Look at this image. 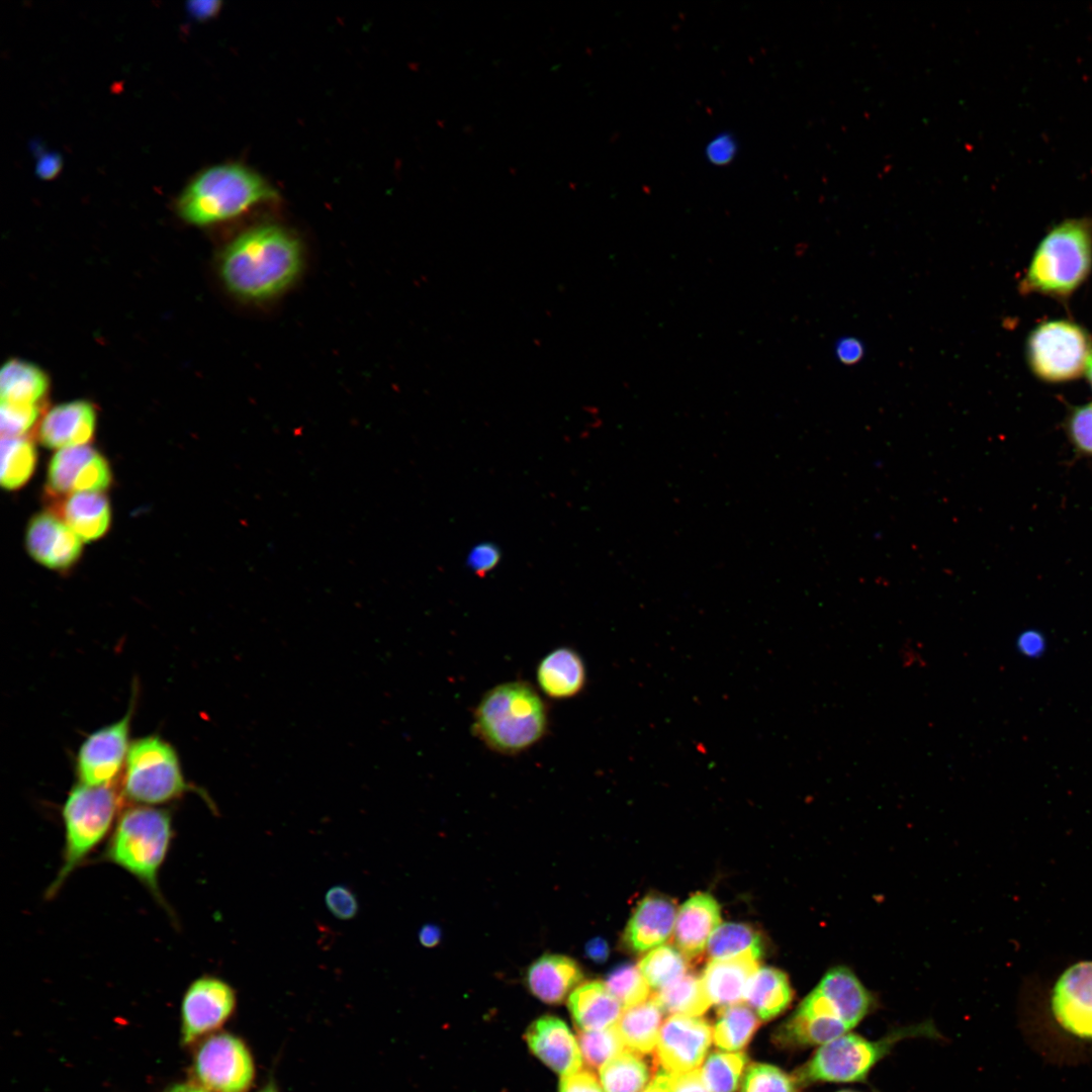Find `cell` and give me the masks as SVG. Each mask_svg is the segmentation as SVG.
I'll use <instances>...</instances> for the list:
<instances>
[{
    "label": "cell",
    "mask_w": 1092,
    "mask_h": 1092,
    "mask_svg": "<svg viewBox=\"0 0 1092 1092\" xmlns=\"http://www.w3.org/2000/svg\"><path fill=\"white\" fill-rule=\"evenodd\" d=\"M302 263L298 239L282 226L264 224L247 230L225 247L219 273L233 294L262 301L286 290L297 279Z\"/></svg>",
    "instance_id": "obj_1"
},
{
    "label": "cell",
    "mask_w": 1092,
    "mask_h": 1092,
    "mask_svg": "<svg viewBox=\"0 0 1092 1092\" xmlns=\"http://www.w3.org/2000/svg\"><path fill=\"white\" fill-rule=\"evenodd\" d=\"M875 1006L873 994L844 966L828 970L816 988L778 1029L786 1048L822 1045L855 1027Z\"/></svg>",
    "instance_id": "obj_2"
},
{
    "label": "cell",
    "mask_w": 1092,
    "mask_h": 1092,
    "mask_svg": "<svg viewBox=\"0 0 1092 1092\" xmlns=\"http://www.w3.org/2000/svg\"><path fill=\"white\" fill-rule=\"evenodd\" d=\"M174 837L171 813L162 808L134 805L117 818L100 861L112 863L140 882L172 919L159 875Z\"/></svg>",
    "instance_id": "obj_3"
},
{
    "label": "cell",
    "mask_w": 1092,
    "mask_h": 1092,
    "mask_svg": "<svg viewBox=\"0 0 1092 1092\" xmlns=\"http://www.w3.org/2000/svg\"><path fill=\"white\" fill-rule=\"evenodd\" d=\"M547 708L538 692L522 680L508 681L490 689L479 701L473 716V730L491 750L517 754L545 735Z\"/></svg>",
    "instance_id": "obj_4"
},
{
    "label": "cell",
    "mask_w": 1092,
    "mask_h": 1092,
    "mask_svg": "<svg viewBox=\"0 0 1092 1092\" xmlns=\"http://www.w3.org/2000/svg\"><path fill=\"white\" fill-rule=\"evenodd\" d=\"M273 187L254 170L241 164H220L200 172L178 198L182 218L209 225L235 218L274 200Z\"/></svg>",
    "instance_id": "obj_5"
},
{
    "label": "cell",
    "mask_w": 1092,
    "mask_h": 1092,
    "mask_svg": "<svg viewBox=\"0 0 1092 1092\" xmlns=\"http://www.w3.org/2000/svg\"><path fill=\"white\" fill-rule=\"evenodd\" d=\"M121 794L112 785L77 784L62 807L64 846L55 879L46 890L53 899L69 877L83 866L105 837L112 832L120 808Z\"/></svg>",
    "instance_id": "obj_6"
},
{
    "label": "cell",
    "mask_w": 1092,
    "mask_h": 1092,
    "mask_svg": "<svg viewBox=\"0 0 1092 1092\" xmlns=\"http://www.w3.org/2000/svg\"><path fill=\"white\" fill-rule=\"evenodd\" d=\"M1092 264V224L1069 219L1046 234L1035 250L1025 277L1029 290L1067 295L1087 277Z\"/></svg>",
    "instance_id": "obj_7"
},
{
    "label": "cell",
    "mask_w": 1092,
    "mask_h": 1092,
    "mask_svg": "<svg viewBox=\"0 0 1092 1092\" xmlns=\"http://www.w3.org/2000/svg\"><path fill=\"white\" fill-rule=\"evenodd\" d=\"M933 1033L936 1034L929 1023L899 1028L878 1040L847 1032L820 1045L794 1077L800 1086L818 1082L864 1081L872 1069L898 1041L908 1036H931Z\"/></svg>",
    "instance_id": "obj_8"
},
{
    "label": "cell",
    "mask_w": 1092,
    "mask_h": 1092,
    "mask_svg": "<svg viewBox=\"0 0 1092 1092\" xmlns=\"http://www.w3.org/2000/svg\"><path fill=\"white\" fill-rule=\"evenodd\" d=\"M196 791L184 778L174 747L157 735L130 743L121 782V797L134 805L158 806Z\"/></svg>",
    "instance_id": "obj_9"
},
{
    "label": "cell",
    "mask_w": 1092,
    "mask_h": 1092,
    "mask_svg": "<svg viewBox=\"0 0 1092 1092\" xmlns=\"http://www.w3.org/2000/svg\"><path fill=\"white\" fill-rule=\"evenodd\" d=\"M1028 360L1035 374L1048 381L1079 376L1092 353L1089 338L1077 325L1052 321L1039 325L1028 340Z\"/></svg>",
    "instance_id": "obj_10"
},
{
    "label": "cell",
    "mask_w": 1092,
    "mask_h": 1092,
    "mask_svg": "<svg viewBox=\"0 0 1092 1092\" xmlns=\"http://www.w3.org/2000/svg\"><path fill=\"white\" fill-rule=\"evenodd\" d=\"M199 1085L210 1092H248L255 1079V1064L246 1043L220 1032L207 1037L194 1058Z\"/></svg>",
    "instance_id": "obj_11"
},
{
    "label": "cell",
    "mask_w": 1092,
    "mask_h": 1092,
    "mask_svg": "<svg viewBox=\"0 0 1092 1092\" xmlns=\"http://www.w3.org/2000/svg\"><path fill=\"white\" fill-rule=\"evenodd\" d=\"M132 704L121 719L95 730L82 742L76 757L80 784L94 787L112 785L118 777L130 746Z\"/></svg>",
    "instance_id": "obj_12"
},
{
    "label": "cell",
    "mask_w": 1092,
    "mask_h": 1092,
    "mask_svg": "<svg viewBox=\"0 0 1092 1092\" xmlns=\"http://www.w3.org/2000/svg\"><path fill=\"white\" fill-rule=\"evenodd\" d=\"M235 989L224 980L203 975L187 987L181 1002L182 1038L190 1043L217 1027L234 1013Z\"/></svg>",
    "instance_id": "obj_13"
},
{
    "label": "cell",
    "mask_w": 1092,
    "mask_h": 1092,
    "mask_svg": "<svg viewBox=\"0 0 1092 1092\" xmlns=\"http://www.w3.org/2000/svg\"><path fill=\"white\" fill-rule=\"evenodd\" d=\"M713 1040L709 1022L698 1016L670 1015L661 1025L655 1048L656 1060L664 1071L686 1073L703 1063Z\"/></svg>",
    "instance_id": "obj_14"
},
{
    "label": "cell",
    "mask_w": 1092,
    "mask_h": 1092,
    "mask_svg": "<svg viewBox=\"0 0 1092 1092\" xmlns=\"http://www.w3.org/2000/svg\"><path fill=\"white\" fill-rule=\"evenodd\" d=\"M1051 1006L1063 1030L1092 1041V961L1074 964L1059 977L1052 991Z\"/></svg>",
    "instance_id": "obj_15"
},
{
    "label": "cell",
    "mask_w": 1092,
    "mask_h": 1092,
    "mask_svg": "<svg viewBox=\"0 0 1092 1092\" xmlns=\"http://www.w3.org/2000/svg\"><path fill=\"white\" fill-rule=\"evenodd\" d=\"M110 483L107 461L90 446L60 449L49 464L48 489L56 495L99 492Z\"/></svg>",
    "instance_id": "obj_16"
},
{
    "label": "cell",
    "mask_w": 1092,
    "mask_h": 1092,
    "mask_svg": "<svg viewBox=\"0 0 1092 1092\" xmlns=\"http://www.w3.org/2000/svg\"><path fill=\"white\" fill-rule=\"evenodd\" d=\"M25 543L34 560L53 569L72 566L82 551L81 538L52 513H41L31 519Z\"/></svg>",
    "instance_id": "obj_17"
},
{
    "label": "cell",
    "mask_w": 1092,
    "mask_h": 1092,
    "mask_svg": "<svg viewBox=\"0 0 1092 1092\" xmlns=\"http://www.w3.org/2000/svg\"><path fill=\"white\" fill-rule=\"evenodd\" d=\"M525 1039L530 1051L555 1073L564 1076L581 1068L578 1040L562 1019L537 1018L528 1026Z\"/></svg>",
    "instance_id": "obj_18"
},
{
    "label": "cell",
    "mask_w": 1092,
    "mask_h": 1092,
    "mask_svg": "<svg viewBox=\"0 0 1092 1092\" xmlns=\"http://www.w3.org/2000/svg\"><path fill=\"white\" fill-rule=\"evenodd\" d=\"M96 429V411L82 399L52 407L42 418L38 438L49 448H70L86 445Z\"/></svg>",
    "instance_id": "obj_19"
},
{
    "label": "cell",
    "mask_w": 1092,
    "mask_h": 1092,
    "mask_svg": "<svg viewBox=\"0 0 1092 1092\" xmlns=\"http://www.w3.org/2000/svg\"><path fill=\"white\" fill-rule=\"evenodd\" d=\"M676 914L675 904L668 898L657 895L643 898L625 929V945L639 952L662 945L674 929Z\"/></svg>",
    "instance_id": "obj_20"
},
{
    "label": "cell",
    "mask_w": 1092,
    "mask_h": 1092,
    "mask_svg": "<svg viewBox=\"0 0 1092 1092\" xmlns=\"http://www.w3.org/2000/svg\"><path fill=\"white\" fill-rule=\"evenodd\" d=\"M720 907L709 894L698 893L679 908L674 924V940L677 948L688 958L699 956L719 926Z\"/></svg>",
    "instance_id": "obj_21"
},
{
    "label": "cell",
    "mask_w": 1092,
    "mask_h": 1092,
    "mask_svg": "<svg viewBox=\"0 0 1092 1092\" xmlns=\"http://www.w3.org/2000/svg\"><path fill=\"white\" fill-rule=\"evenodd\" d=\"M582 980V971L573 959L546 953L534 961L527 970L526 984L530 992L546 1004L562 1003Z\"/></svg>",
    "instance_id": "obj_22"
},
{
    "label": "cell",
    "mask_w": 1092,
    "mask_h": 1092,
    "mask_svg": "<svg viewBox=\"0 0 1092 1092\" xmlns=\"http://www.w3.org/2000/svg\"><path fill=\"white\" fill-rule=\"evenodd\" d=\"M757 960L752 956L711 960L701 978L711 1004L724 1007L745 1001L750 981L758 970Z\"/></svg>",
    "instance_id": "obj_23"
},
{
    "label": "cell",
    "mask_w": 1092,
    "mask_h": 1092,
    "mask_svg": "<svg viewBox=\"0 0 1092 1092\" xmlns=\"http://www.w3.org/2000/svg\"><path fill=\"white\" fill-rule=\"evenodd\" d=\"M567 1007L579 1030L614 1026L624 1007L601 981L577 986L568 996Z\"/></svg>",
    "instance_id": "obj_24"
},
{
    "label": "cell",
    "mask_w": 1092,
    "mask_h": 1092,
    "mask_svg": "<svg viewBox=\"0 0 1092 1092\" xmlns=\"http://www.w3.org/2000/svg\"><path fill=\"white\" fill-rule=\"evenodd\" d=\"M536 677L540 689L548 697L568 699L583 689L585 667L577 652L569 647H560L539 662Z\"/></svg>",
    "instance_id": "obj_25"
},
{
    "label": "cell",
    "mask_w": 1092,
    "mask_h": 1092,
    "mask_svg": "<svg viewBox=\"0 0 1092 1092\" xmlns=\"http://www.w3.org/2000/svg\"><path fill=\"white\" fill-rule=\"evenodd\" d=\"M663 1010L651 996L633 1006L625 1007L615 1024L627 1050L649 1054L656 1048L662 1025Z\"/></svg>",
    "instance_id": "obj_26"
},
{
    "label": "cell",
    "mask_w": 1092,
    "mask_h": 1092,
    "mask_svg": "<svg viewBox=\"0 0 1092 1092\" xmlns=\"http://www.w3.org/2000/svg\"><path fill=\"white\" fill-rule=\"evenodd\" d=\"M61 514L65 523L87 542L100 538L111 519L108 499L100 492L71 494L61 506Z\"/></svg>",
    "instance_id": "obj_27"
},
{
    "label": "cell",
    "mask_w": 1092,
    "mask_h": 1092,
    "mask_svg": "<svg viewBox=\"0 0 1092 1092\" xmlns=\"http://www.w3.org/2000/svg\"><path fill=\"white\" fill-rule=\"evenodd\" d=\"M49 389L47 374L36 365L12 359L0 371L1 402L38 406Z\"/></svg>",
    "instance_id": "obj_28"
},
{
    "label": "cell",
    "mask_w": 1092,
    "mask_h": 1092,
    "mask_svg": "<svg viewBox=\"0 0 1092 1092\" xmlns=\"http://www.w3.org/2000/svg\"><path fill=\"white\" fill-rule=\"evenodd\" d=\"M793 999V990L785 973L774 968H758L748 986L745 1002L764 1021L779 1016Z\"/></svg>",
    "instance_id": "obj_29"
},
{
    "label": "cell",
    "mask_w": 1092,
    "mask_h": 1092,
    "mask_svg": "<svg viewBox=\"0 0 1092 1092\" xmlns=\"http://www.w3.org/2000/svg\"><path fill=\"white\" fill-rule=\"evenodd\" d=\"M646 1061L630 1050H624L600 1069L604 1092H642L651 1082Z\"/></svg>",
    "instance_id": "obj_30"
},
{
    "label": "cell",
    "mask_w": 1092,
    "mask_h": 1092,
    "mask_svg": "<svg viewBox=\"0 0 1092 1092\" xmlns=\"http://www.w3.org/2000/svg\"><path fill=\"white\" fill-rule=\"evenodd\" d=\"M759 1026V1017L747 1005L737 1003L721 1007L713 1029V1041L726 1052L745 1048Z\"/></svg>",
    "instance_id": "obj_31"
},
{
    "label": "cell",
    "mask_w": 1092,
    "mask_h": 1092,
    "mask_svg": "<svg viewBox=\"0 0 1092 1092\" xmlns=\"http://www.w3.org/2000/svg\"><path fill=\"white\" fill-rule=\"evenodd\" d=\"M653 997L671 1015L700 1016L711 1005L702 979L691 973L658 990Z\"/></svg>",
    "instance_id": "obj_32"
},
{
    "label": "cell",
    "mask_w": 1092,
    "mask_h": 1092,
    "mask_svg": "<svg viewBox=\"0 0 1092 1092\" xmlns=\"http://www.w3.org/2000/svg\"><path fill=\"white\" fill-rule=\"evenodd\" d=\"M759 934L748 924L724 923L712 933L708 944V954L712 960H726L742 956H761Z\"/></svg>",
    "instance_id": "obj_33"
},
{
    "label": "cell",
    "mask_w": 1092,
    "mask_h": 1092,
    "mask_svg": "<svg viewBox=\"0 0 1092 1092\" xmlns=\"http://www.w3.org/2000/svg\"><path fill=\"white\" fill-rule=\"evenodd\" d=\"M36 463L34 445L25 437L2 438L1 441V485L9 490L19 488L27 482Z\"/></svg>",
    "instance_id": "obj_34"
},
{
    "label": "cell",
    "mask_w": 1092,
    "mask_h": 1092,
    "mask_svg": "<svg viewBox=\"0 0 1092 1092\" xmlns=\"http://www.w3.org/2000/svg\"><path fill=\"white\" fill-rule=\"evenodd\" d=\"M687 959L677 947L665 944L645 954L638 968L649 987L658 991L688 973Z\"/></svg>",
    "instance_id": "obj_35"
},
{
    "label": "cell",
    "mask_w": 1092,
    "mask_h": 1092,
    "mask_svg": "<svg viewBox=\"0 0 1092 1092\" xmlns=\"http://www.w3.org/2000/svg\"><path fill=\"white\" fill-rule=\"evenodd\" d=\"M746 1063L747 1057L741 1052H714L700 1072L710 1092H735Z\"/></svg>",
    "instance_id": "obj_36"
},
{
    "label": "cell",
    "mask_w": 1092,
    "mask_h": 1092,
    "mask_svg": "<svg viewBox=\"0 0 1092 1092\" xmlns=\"http://www.w3.org/2000/svg\"><path fill=\"white\" fill-rule=\"evenodd\" d=\"M577 1040L582 1060L589 1069H601L625 1050L615 1025L604 1029L579 1030Z\"/></svg>",
    "instance_id": "obj_37"
},
{
    "label": "cell",
    "mask_w": 1092,
    "mask_h": 1092,
    "mask_svg": "<svg viewBox=\"0 0 1092 1092\" xmlns=\"http://www.w3.org/2000/svg\"><path fill=\"white\" fill-rule=\"evenodd\" d=\"M605 985L624 1008L641 1003L650 996L648 983L639 968L631 964L615 967L607 975Z\"/></svg>",
    "instance_id": "obj_38"
},
{
    "label": "cell",
    "mask_w": 1092,
    "mask_h": 1092,
    "mask_svg": "<svg viewBox=\"0 0 1092 1092\" xmlns=\"http://www.w3.org/2000/svg\"><path fill=\"white\" fill-rule=\"evenodd\" d=\"M800 1087L794 1076L778 1067L752 1064L744 1074L741 1092H800Z\"/></svg>",
    "instance_id": "obj_39"
},
{
    "label": "cell",
    "mask_w": 1092,
    "mask_h": 1092,
    "mask_svg": "<svg viewBox=\"0 0 1092 1092\" xmlns=\"http://www.w3.org/2000/svg\"><path fill=\"white\" fill-rule=\"evenodd\" d=\"M38 415V406L1 402L0 416L2 438L24 437L37 420Z\"/></svg>",
    "instance_id": "obj_40"
},
{
    "label": "cell",
    "mask_w": 1092,
    "mask_h": 1092,
    "mask_svg": "<svg viewBox=\"0 0 1092 1092\" xmlns=\"http://www.w3.org/2000/svg\"><path fill=\"white\" fill-rule=\"evenodd\" d=\"M325 904L330 913L342 921L355 918L359 910L356 895L345 885L331 887L325 895Z\"/></svg>",
    "instance_id": "obj_41"
},
{
    "label": "cell",
    "mask_w": 1092,
    "mask_h": 1092,
    "mask_svg": "<svg viewBox=\"0 0 1092 1092\" xmlns=\"http://www.w3.org/2000/svg\"><path fill=\"white\" fill-rule=\"evenodd\" d=\"M1070 434L1079 449L1092 454V402L1078 407L1070 419Z\"/></svg>",
    "instance_id": "obj_42"
},
{
    "label": "cell",
    "mask_w": 1092,
    "mask_h": 1092,
    "mask_svg": "<svg viewBox=\"0 0 1092 1092\" xmlns=\"http://www.w3.org/2000/svg\"><path fill=\"white\" fill-rule=\"evenodd\" d=\"M558 1092H604L601 1081L588 1069H579L561 1077Z\"/></svg>",
    "instance_id": "obj_43"
},
{
    "label": "cell",
    "mask_w": 1092,
    "mask_h": 1092,
    "mask_svg": "<svg viewBox=\"0 0 1092 1092\" xmlns=\"http://www.w3.org/2000/svg\"><path fill=\"white\" fill-rule=\"evenodd\" d=\"M668 1092H710L705 1085L700 1069L686 1073H668Z\"/></svg>",
    "instance_id": "obj_44"
},
{
    "label": "cell",
    "mask_w": 1092,
    "mask_h": 1092,
    "mask_svg": "<svg viewBox=\"0 0 1092 1092\" xmlns=\"http://www.w3.org/2000/svg\"><path fill=\"white\" fill-rule=\"evenodd\" d=\"M468 558L469 566L477 574H484L496 565L499 553L493 545L485 543L476 546Z\"/></svg>",
    "instance_id": "obj_45"
},
{
    "label": "cell",
    "mask_w": 1092,
    "mask_h": 1092,
    "mask_svg": "<svg viewBox=\"0 0 1092 1092\" xmlns=\"http://www.w3.org/2000/svg\"><path fill=\"white\" fill-rule=\"evenodd\" d=\"M736 153V144L728 135H719L711 141L706 149L708 159L713 164L723 165L730 162Z\"/></svg>",
    "instance_id": "obj_46"
},
{
    "label": "cell",
    "mask_w": 1092,
    "mask_h": 1092,
    "mask_svg": "<svg viewBox=\"0 0 1092 1092\" xmlns=\"http://www.w3.org/2000/svg\"><path fill=\"white\" fill-rule=\"evenodd\" d=\"M863 353L862 343L855 338H842L835 345L836 357L842 364H855L862 358Z\"/></svg>",
    "instance_id": "obj_47"
},
{
    "label": "cell",
    "mask_w": 1092,
    "mask_h": 1092,
    "mask_svg": "<svg viewBox=\"0 0 1092 1092\" xmlns=\"http://www.w3.org/2000/svg\"><path fill=\"white\" fill-rule=\"evenodd\" d=\"M1019 651L1026 656H1036L1044 649V640L1041 634L1034 631H1026L1018 638Z\"/></svg>",
    "instance_id": "obj_48"
},
{
    "label": "cell",
    "mask_w": 1092,
    "mask_h": 1092,
    "mask_svg": "<svg viewBox=\"0 0 1092 1092\" xmlns=\"http://www.w3.org/2000/svg\"><path fill=\"white\" fill-rule=\"evenodd\" d=\"M585 956L595 963H604L609 957V946L605 939L595 937L584 946Z\"/></svg>",
    "instance_id": "obj_49"
},
{
    "label": "cell",
    "mask_w": 1092,
    "mask_h": 1092,
    "mask_svg": "<svg viewBox=\"0 0 1092 1092\" xmlns=\"http://www.w3.org/2000/svg\"><path fill=\"white\" fill-rule=\"evenodd\" d=\"M441 935V929L437 925L428 923L420 929L419 939L423 946L434 947L439 944Z\"/></svg>",
    "instance_id": "obj_50"
},
{
    "label": "cell",
    "mask_w": 1092,
    "mask_h": 1092,
    "mask_svg": "<svg viewBox=\"0 0 1092 1092\" xmlns=\"http://www.w3.org/2000/svg\"><path fill=\"white\" fill-rule=\"evenodd\" d=\"M642 1092H668V1072L657 1073Z\"/></svg>",
    "instance_id": "obj_51"
},
{
    "label": "cell",
    "mask_w": 1092,
    "mask_h": 1092,
    "mask_svg": "<svg viewBox=\"0 0 1092 1092\" xmlns=\"http://www.w3.org/2000/svg\"><path fill=\"white\" fill-rule=\"evenodd\" d=\"M217 6H218V3L214 2V1L197 2V3H193L192 10H193V13L195 15H197V16H205V15L212 14V12L216 10Z\"/></svg>",
    "instance_id": "obj_52"
},
{
    "label": "cell",
    "mask_w": 1092,
    "mask_h": 1092,
    "mask_svg": "<svg viewBox=\"0 0 1092 1092\" xmlns=\"http://www.w3.org/2000/svg\"><path fill=\"white\" fill-rule=\"evenodd\" d=\"M167 1092H210L200 1085L193 1084H177L171 1087Z\"/></svg>",
    "instance_id": "obj_53"
},
{
    "label": "cell",
    "mask_w": 1092,
    "mask_h": 1092,
    "mask_svg": "<svg viewBox=\"0 0 1092 1092\" xmlns=\"http://www.w3.org/2000/svg\"><path fill=\"white\" fill-rule=\"evenodd\" d=\"M1085 373H1086V376L1088 378L1089 383L1092 386V353L1090 354V356H1089V358L1087 360V364H1086V367H1085Z\"/></svg>",
    "instance_id": "obj_54"
},
{
    "label": "cell",
    "mask_w": 1092,
    "mask_h": 1092,
    "mask_svg": "<svg viewBox=\"0 0 1092 1092\" xmlns=\"http://www.w3.org/2000/svg\"><path fill=\"white\" fill-rule=\"evenodd\" d=\"M258 1092H278V1089L273 1082H269Z\"/></svg>",
    "instance_id": "obj_55"
},
{
    "label": "cell",
    "mask_w": 1092,
    "mask_h": 1092,
    "mask_svg": "<svg viewBox=\"0 0 1092 1092\" xmlns=\"http://www.w3.org/2000/svg\"><path fill=\"white\" fill-rule=\"evenodd\" d=\"M838 1092H854V1091H850V1090H841V1091H838Z\"/></svg>",
    "instance_id": "obj_56"
}]
</instances>
